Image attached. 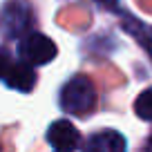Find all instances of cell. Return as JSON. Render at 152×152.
I'll use <instances>...</instances> for the list:
<instances>
[{"label": "cell", "instance_id": "obj_1", "mask_svg": "<svg viewBox=\"0 0 152 152\" xmlns=\"http://www.w3.org/2000/svg\"><path fill=\"white\" fill-rule=\"evenodd\" d=\"M94 105H96V90L87 76L78 74L72 81H67V85L61 92V107L65 112L74 114V116H85L94 110Z\"/></svg>", "mask_w": 152, "mask_h": 152}, {"label": "cell", "instance_id": "obj_2", "mask_svg": "<svg viewBox=\"0 0 152 152\" xmlns=\"http://www.w3.org/2000/svg\"><path fill=\"white\" fill-rule=\"evenodd\" d=\"M56 45H54L52 38H47L40 31H29L23 36L18 45V54L27 65H47L49 61H54L56 56Z\"/></svg>", "mask_w": 152, "mask_h": 152}, {"label": "cell", "instance_id": "obj_3", "mask_svg": "<svg viewBox=\"0 0 152 152\" xmlns=\"http://www.w3.org/2000/svg\"><path fill=\"white\" fill-rule=\"evenodd\" d=\"M31 27V9L25 0H7V5L0 9V31L5 36L18 38L29 34Z\"/></svg>", "mask_w": 152, "mask_h": 152}, {"label": "cell", "instance_id": "obj_4", "mask_svg": "<svg viewBox=\"0 0 152 152\" xmlns=\"http://www.w3.org/2000/svg\"><path fill=\"white\" fill-rule=\"evenodd\" d=\"M47 139H49V143L56 148V152H72V150L78 148V143H81L78 130H76L67 119L54 121L52 128H49V132H47Z\"/></svg>", "mask_w": 152, "mask_h": 152}, {"label": "cell", "instance_id": "obj_5", "mask_svg": "<svg viewBox=\"0 0 152 152\" xmlns=\"http://www.w3.org/2000/svg\"><path fill=\"white\" fill-rule=\"evenodd\" d=\"M83 152H125V139L116 130H103L87 139Z\"/></svg>", "mask_w": 152, "mask_h": 152}, {"label": "cell", "instance_id": "obj_6", "mask_svg": "<svg viewBox=\"0 0 152 152\" xmlns=\"http://www.w3.org/2000/svg\"><path fill=\"white\" fill-rule=\"evenodd\" d=\"M5 83L9 87H14V90H18V92H29L34 87V83H36L34 67L27 65L25 61L14 63L9 67V72H7V76H5Z\"/></svg>", "mask_w": 152, "mask_h": 152}, {"label": "cell", "instance_id": "obj_7", "mask_svg": "<svg viewBox=\"0 0 152 152\" xmlns=\"http://www.w3.org/2000/svg\"><path fill=\"white\" fill-rule=\"evenodd\" d=\"M134 112H137L139 119L143 121H152V87L150 90H143L141 94L134 101Z\"/></svg>", "mask_w": 152, "mask_h": 152}, {"label": "cell", "instance_id": "obj_8", "mask_svg": "<svg viewBox=\"0 0 152 152\" xmlns=\"http://www.w3.org/2000/svg\"><path fill=\"white\" fill-rule=\"evenodd\" d=\"M11 65H14V63H11V58H9V52H7V49H0V78L7 76V72H9Z\"/></svg>", "mask_w": 152, "mask_h": 152}, {"label": "cell", "instance_id": "obj_9", "mask_svg": "<svg viewBox=\"0 0 152 152\" xmlns=\"http://www.w3.org/2000/svg\"><path fill=\"white\" fill-rule=\"evenodd\" d=\"M141 152H152V134L148 137V141H145V145H143V150Z\"/></svg>", "mask_w": 152, "mask_h": 152}]
</instances>
